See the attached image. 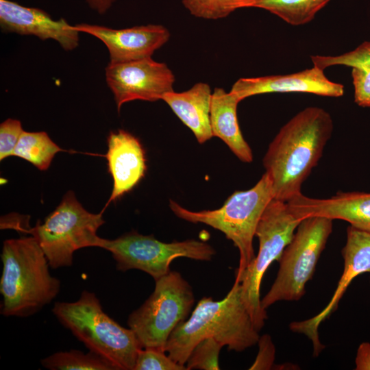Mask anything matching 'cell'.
<instances>
[{"mask_svg": "<svg viewBox=\"0 0 370 370\" xmlns=\"http://www.w3.org/2000/svg\"><path fill=\"white\" fill-rule=\"evenodd\" d=\"M333 127L325 110L311 106L280 128L262 160L275 199L286 202L301 193V186L317 165Z\"/></svg>", "mask_w": 370, "mask_h": 370, "instance_id": "obj_1", "label": "cell"}, {"mask_svg": "<svg viewBox=\"0 0 370 370\" xmlns=\"http://www.w3.org/2000/svg\"><path fill=\"white\" fill-rule=\"evenodd\" d=\"M208 337L236 352L258 343L259 331L243 301L239 282L234 281L223 299L215 301L211 297L200 299L190 317L173 331L165 352L172 360L186 365L195 346Z\"/></svg>", "mask_w": 370, "mask_h": 370, "instance_id": "obj_2", "label": "cell"}, {"mask_svg": "<svg viewBox=\"0 0 370 370\" xmlns=\"http://www.w3.org/2000/svg\"><path fill=\"white\" fill-rule=\"evenodd\" d=\"M1 258L3 316L29 317L58 295L60 282L51 275L47 258L34 236L4 241Z\"/></svg>", "mask_w": 370, "mask_h": 370, "instance_id": "obj_3", "label": "cell"}, {"mask_svg": "<svg viewBox=\"0 0 370 370\" xmlns=\"http://www.w3.org/2000/svg\"><path fill=\"white\" fill-rule=\"evenodd\" d=\"M52 312L89 349L111 362L117 370H134L142 348L136 334L109 317L97 295L84 290L75 301H58Z\"/></svg>", "mask_w": 370, "mask_h": 370, "instance_id": "obj_4", "label": "cell"}, {"mask_svg": "<svg viewBox=\"0 0 370 370\" xmlns=\"http://www.w3.org/2000/svg\"><path fill=\"white\" fill-rule=\"evenodd\" d=\"M273 198L271 182L264 173L251 188L235 191L218 209L192 211L173 200H170L169 207L178 218L209 225L233 242L239 251L235 273L237 278L256 257L253 247L256 230L264 209Z\"/></svg>", "mask_w": 370, "mask_h": 370, "instance_id": "obj_5", "label": "cell"}, {"mask_svg": "<svg viewBox=\"0 0 370 370\" xmlns=\"http://www.w3.org/2000/svg\"><path fill=\"white\" fill-rule=\"evenodd\" d=\"M104 223L103 211L88 212L69 190L45 221L27 232L38 242L50 267L56 269L71 266L74 252L78 249L101 248L103 238L97 232Z\"/></svg>", "mask_w": 370, "mask_h": 370, "instance_id": "obj_6", "label": "cell"}, {"mask_svg": "<svg viewBox=\"0 0 370 370\" xmlns=\"http://www.w3.org/2000/svg\"><path fill=\"white\" fill-rule=\"evenodd\" d=\"M332 221L319 216L301 220L278 260L279 269L274 282L261 299L264 309L278 301H298L304 295L306 285L312 278L332 232Z\"/></svg>", "mask_w": 370, "mask_h": 370, "instance_id": "obj_7", "label": "cell"}, {"mask_svg": "<svg viewBox=\"0 0 370 370\" xmlns=\"http://www.w3.org/2000/svg\"><path fill=\"white\" fill-rule=\"evenodd\" d=\"M195 304L190 284L175 271L155 281L147 299L128 317V327L142 348L165 352L168 339L176 327L188 318Z\"/></svg>", "mask_w": 370, "mask_h": 370, "instance_id": "obj_8", "label": "cell"}, {"mask_svg": "<svg viewBox=\"0 0 370 370\" xmlns=\"http://www.w3.org/2000/svg\"><path fill=\"white\" fill-rule=\"evenodd\" d=\"M301 220L290 210L287 203L272 199L258 223L255 236L259 249L252 262L235 280L241 283L243 301L256 328L260 331L267 319L261 306L260 285L265 271L273 261H278L291 241Z\"/></svg>", "mask_w": 370, "mask_h": 370, "instance_id": "obj_9", "label": "cell"}, {"mask_svg": "<svg viewBox=\"0 0 370 370\" xmlns=\"http://www.w3.org/2000/svg\"><path fill=\"white\" fill-rule=\"evenodd\" d=\"M101 248L111 253L117 270H140L155 281L171 271V263L177 258L210 261L216 254L212 246L201 241L164 243L134 230L113 240L103 238Z\"/></svg>", "mask_w": 370, "mask_h": 370, "instance_id": "obj_10", "label": "cell"}, {"mask_svg": "<svg viewBox=\"0 0 370 370\" xmlns=\"http://www.w3.org/2000/svg\"><path fill=\"white\" fill-rule=\"evenodd\" d=\"M108 86L112 92L118 111L134 100L156 101L173 91L175 76L166 64L151 57L121 62H110L106 68Z\"/></svg>", "mask_w": 370, "mask_h": 370, "instance_id": "obj_11", "label": "cell"}, {"mask_svg": "<svg viewBox=\"0 0 370 370\" xmlns=\"http://www.w3.org/2000/svg\"><path fill=\"white\" fill-rule=\"evenodd\" d=\"M342 256L343 271L328 305L314 317L289 324L291 331L303 334L311 341L315 357L325 348L319 337L320 324L337 308L341 299L354 278L363 273L370 275V232L349 225Z\"/></svg>", "mask_w": 370, "mask_h": 370, "instance_id": "obj_12", "label": "cell"}, {"mask_svg": "<svg viewBox=\"0 0 370 370\" xmlns=\"http://www.w3.org/2000/svg\"><path fill=\"white\" fill-rule=\"evenodd\" d=\"M79 32L90 34L108 49L111 63H121L151 57L169 39V30L160 25L134 26L115 29L86 23L73 25Z\"/></svg>", "mask_w": 370, "mask_h": 370, "instance_id": "obj_13", "label": "cell"}, {"mask_svg": "<svg viewBox=\"0 0 370 370\" xmlns=\"http://www.w3.org/2000/svg\"><path fill=\"white\" fill-rule=\"evenodd\" d=\"M230 92L241 101L251 96L273 92H304L339 97L344 94V86L330 80L323 69L313 66L291 74L240 78Z\"/></svg>", "mask_w": 370, "mask_h": 370, "instance_id": "obj_14", "label": "cell"}, {"mask_svg": "<svg viewBox=\"0 0 370 370\" xmlns=\"http://www.w3.org/2000/svg\"><path fill=\"white\" fill-rule=\"evenodd\" d=\"M0 25L5 32L53 39L65 50L75 49L79 42V32L64 18L53 20L42 10L10 0H0Z\"/></svg>", "mask_w": 370, "mask_h": 370, "instance_id": "obj_15", "label": "cell"}, {"mask_svg": "<svg viewBox=\"0 0 370 370\" xmlns=\"http://www.w3.org/2000/svg\"><path fill=\"white\" fill-rule=\"evenodd\" d=\"M286 203L299 220L314 216L340 219L370 232V193L338 192L326 199L312 198L301 193Z\"/></svg>", "mask_w": 370, "mask_h": 370, "instance_id": "obj_16", "label": "cell"}, {"mask_svg": "<svg viewBox=\"0 0 370 370\" xmlns=\"http://www.w3.org/2000/svg\"><path fill=\"white\" fill-rule=\"evenodd\" d=\"M106 160L113 187L108 204L132 190L144 177L147 171L145 149L131 133L119 130L107 138Z\"/></svg>", "mask_w": 370, "mask_h": 370, "instance_id": "obj_17", "label": "cell"}, {"mask_svg": "<svg viewBox=\"0 0 370 370\" xmlns=\"http://www.w3.org/2000/svg\"><path fill=\"white\" fill-rule=\"evenodd\" d=\"M210 87L199 82L182 92H167L162 98L194 134L199 143L202 144L212 136L210 112L212 98Z\"/></svg>", "mask_w": 370, "mask_h": 370, "instance_id": "obj_18", "label": "cell"}, {"mask_svg": "<svg viewBox=\"0 0 370 370\" xmlns=\"http://www.w3.org/2000/svg\"><path fill=\"white\" fill-rule=\"evenodd\" d=\"M241 101L230 91L215 88L211 98L210 120L213 136L221 139L242 162L253 161L250 146L242 134L237 118Z\"/></svg>", "mask_w": 370, "mask_h": 370, "instance_id": "obj_19", "label": "cell"}, {"mask_svg": "<svg viewBox=\"0 0 370 370\" xmlns=\"http://www.w3.org/2000/svg\"><path fill=\"white\" fill-rule=\"evenodd\" d=\"M331 0H254L252 8L264 9L291 25L310 22Z\"/></svg>", "mask_w": 370, "mask_h": 370, "instance_id": "obj_20", "label": "cell"}, {"mask_svg": "<svg viewBox=\"0 0 370 370\" xmlns=\"http://www.w3.org/2000/svg\"><path fill=\"white\" fill-rule=\"evenodd\" d=\"M62 151L46 132L23 131L13 156L29 162L40 171H45L49 167L55 155Z\"/></svg>", "mask_w": 370, "mask_h": 370, "instance_id": "obj_21", "label": "cell"}, {"mask_svg": "<svg viewBox=\"0 0 370 370\" xmlns=\"http://www.w3.org/2000/svg\"><path fill=\"white\" fill-rule=\"evenodd\" d=\"M40 363L49 370H117L111 362L100 355L76 349L56 352L42 359Z\"/></svg>", "mask_w": 370, "mask_h": 370, "instance_id": "obj_22", "label": "cell"}, {"mask_svg": "<svg viewBox=\"0 0 370 370\" xmlns=\"http://www.w3.org/2000/svg\"><path fill=\"white\" fill-rule=\"evenodd\" d=\"M190 13L198 18L219 19L237 9L252 8L254 0H182Z\"/></svg>", "mask_w": 370, "mask_h": 370, "instance_id": "obj_23", "label": "cell"}, {"mask_svg": "<svg viewBox=\"0 0 370 370\" xmlns=\"http://www.w3.org/2000/svg\"><path fill=\"white\" fill-rule=\"evenodd\" d=\"M313 66L323 70L335 65L370 69V41H365L352 51L339 56H312Z\"/></svg>", "mask_w": 370, "mask_h": 370, "instance_id": "obj_24", "label": "cell"}, {"mask_svg": "<svg viewBox=\"0 0 370 370\" xmlns=\"http://www.w3.org/2000/svg\"><path fill=\"white\" fill-rule=\"evenodd\" d=\"M223 347L212 337L204 339L190 354L186 363L187 370H219V356Z\"/></svg>", "mask_w": 370, "mask_h": 370, "instance_id": "obj_25", "label": "cell"}, {"mask_svg": "<svg viewBox=\"0 0 370 370\" xmlns=\"http://www.w3.org/2000/svg\"><path fill=\"white\" fill-rule=\"evenodd\" d=\"M165 352L155 348H141L134 370H187L186 365L176 362Z\"/></svg>", "mask_w": 370, "mask_h": 370, "instance_id": "obj_26", "label": "cell"}, {"mask_svg": "<svg viewBox=\"0 0 370 370\" xmlns=\"http://www.w3.org/2000/svg\"><path fill=\"white\" fill-rule=\"evenodd\" d=\"M24 130L17 119H8L0 125V160L12 156Z\"/></svg>", "mask_w": 370, "mask_h": 370, "instance_id": "obj_27", "label": "cell"}, {"mask_svg": "<svg viewBox=\"0 0 370 370\" xmlns=\"http://www.w3.org/2000/svg\"><path fill=\"white\" fill-rule=\"evenodd\" d=\"M354 101L360 107H370V69L352 68Z\"/></svg>", "mask_w": 370, "mask_h": 370, "instance_id": "obj_28", "label": "cell"}, {"mask_svg": "<svg viewBox=\"0 0 370 370\" xmlns=\"http://www.w3.org/2000/svg\"><path fill=\"white\" fill-rule=\"evenodd\" d=\"M259 350L256 360L249 369H270L275 359V346L271 336L264 334L258 341Z\"/></svg>", "mask_w": 370, "mask_h": 370, "instance_id": "obj_29", "label": "cell"}, {"mask_svg": "<svg viewBox=\"0 0 370 370\" xmlns=\"http://www.w3.org/2000/svg\"><path fill=\"white\" fill-rule=\"evenodd\" d=\"M355 365L356 370H370V343H361L357 350Z\"/></svg>", "mask_w": 370, "mask_h": 370, "instance_id": "obj_30", "label": "cell"}, {"mask_svg": "<svg viewBox=\"0 0 370 370\" xmlns=\"http://www.w3.org/2000/svg\"><path fill=\"white\" fill-rule=\"evenodd\" d=\"M115 0H86L90 8L99 14L105 13Z\"/></svg>", "mask_w": 370, "mask_h": 370, "instance_id": "obj_31", "label": "cell"}]
</instances>
